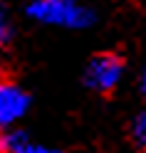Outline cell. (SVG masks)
Returning <instances> with one entry per match:
<instances>
[{
  "mask_svg": "<svg viewBox=\"0 0 146 153\" xmlns=\"http://www.w3.org/2000/svg\"><path fill=\"white\" fill-rule=\"evenodd\" d=\"M25 13L37 22L57 25V27H89L94 22V13L77 0H32Z\"/></svg>",
  "mask_w": 146,
  "mask_h": 153,
  "instance_id": "1",
  "label": "cell"
},
{
  "mask_svg": "<svg viewBox=\"0 0 146 153\" xmlns=\"http://www.w3.org/2000/svg\"><path fill=\"white\" fill-rule=\"evenodd\" d=\"M124 76V59L114 52H99L94 54L84 72V84L92 91L109 94Z\"/></svg>",
  "mask_w": 146,
  "mask_h": 153,
  "instance_id": "2",
  "label": "cell"
},
{
  "mask_svg": "<svg viewBox=\"0 0 146 153\" xmlns=\"http://www.w3.org/2000/svg\"><path fill=\"white\" fill-rule=\"evenodd\" d=\"M27 104H30V97L17 84H10V82L0 84V131L13 126L27 111Z\"/></svg>",
  "mask_w": 146,
  "mask_h": 153,
  "instance_id": "3",
  "label": "cell"
},
{
  "mask_svg": "<svg viewBox=\"0 0 146 153\" xmlns=\"http://www.w3.org/2000/svg\"><path fill=\"white\" fill-rule=\"evenodd\" d=\"M131 133H134V141H136V146L146 151V111H141L139 116H136Z\"/></svg>",
  "mask_w": 146,
  "mask_h": 153,
  "instance_id": "4",
  "label": "cell"
},
{
  "mask_svg": "<svg viewBox=\"0 0 146 153\" xmlns=\"http://www.w3.org/2000/svg\"><path fill=\"white\" fill-rule=\"evenodd\" d=\"M10 35H13V30H10V22H7V13H5V5L0 3V47L7 45Z\"/></svg>",
  "mask_w": 146,
  "mask_h": 153,
  "instance_id": "5",
  "label": "cell"
},
{
  "mask_svg": "<svg viewBox=\"0 0 146 153\" xmlns=\"http://www.w3.org/2000/svg\"><path fill=\"white\" fill-rule=\"evenodd\" d=\"M141 89H144V94H146V72H144V76H141Z\"/></svg>",
  "mask_w": 146,
  "mask_h": 153,
  "instance_id": "6",
  "label": "cell"
},
{
  "mask_svg": "<svg viewBox=\"0 0 146 153\" xmlns=\"http://www.w3.org/2000/svg\"><path fill=\"white\" fill-rule=\"evenodd\" d=\"M5 82V72H3V64H0V84Z\"/></svg>",
  "mask_w": 146,
  "mask_h": 153,
  "instance_id": "7",
  "label": "cell"
}]
</instances>
